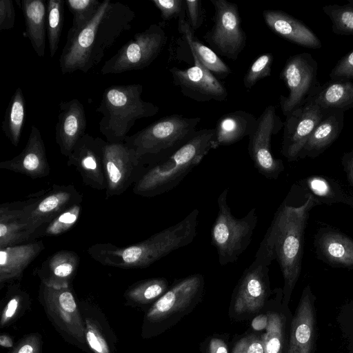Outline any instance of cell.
I'll return each instance as SVG.
<instances>
[{"label": "cell", "instance_id": "cb8c5ba5", "mask_svg": "<svg viewBox=\"0 0 353 353\" xmlns=\"http://www.w3.org/2000/svg\"><path fill=\"white\" fill-rule=\"evenodd\" d=\"M311 296L307 286L292 321L288 353H311L315 322Z\"/></svg>", "mask_w": 353, "mask_h": 353}, {"label": "cell", "instance_id": "816d5d0a", "mask_svg": "<svg viewBox=\"0 0 353 353\" xmlns=\"http://www.w3.org/2000/svg\"><path fill=\"white\" fill-rule=\"evenodd\" d=\"M209 353H228V348L223 341L212 339L209 344Z\"/></svg>", "mask_w": 353, "mask_h": 353}, {"label": "cell", "instance_id": "f6af8a7d", "mask_svg": "<svg viewBox=\"0 0 353 353\" xmlns=\"http://www.w3.org/2000/svg\"><path fill=\"white\" fill-rule=\"evenodd\" d=\"M151 1L159 10L161 17L164 21L179 17L183 12L184 0H152Z\"/></svg>", "mask_w": 353, "mask_h": 353}, {"label": "cell", "instance_id": "c3c4849f", "mask_svg": "<svg viewBox=\"0 0 353 353\" xmlns=\"http://www.w3.org/2000/svg\"><path fill=\"white\" fill-rule=\"evenodd\" d=\"M22 301V293H17L10 299L1 319V327L5 326L15 316Z\"/></svg>", "mask_w": 353, "mask_h": 353}, {"label": "cell", "instance_id": "d590c367", "mask_svg": "<svg viewBox=\"0 0 353 353\" xmlns=\"http://www.w3.org/2000/svg\"><path fill=\"white\" fill-rule=\"evenodd\" d=\"M81 210V202L72 205L48 223L38 228L31 236L30 242L41 237L56 236L66 232L77 223Z\"/></svg>", "mask_w": 353, "mask_h": 353}, {"label": "cell", "instance_id": "2e32d148", "mask_svg": "<svg viewBox=\"0 0 353 353\" xmlns=\"http://www.w3.org/2000/svg\"><path fill=\"white\" fill-rule=\"evenodd\" d=\"M325 111L312 101L308 100L286 117L281 152L288 161L299 159L301 151Z\"/></svg>", "mask_w": 353, "mask_h": 353}, {"label": "cell", "instance_id": "ffe728a7", "mask_svg": "<svg viewBox=\"0 0 353 353\" xmlns=\"http://www.w3.org/2000/svg\"><path fill=\"white\" fill-rule=\"evenodd\" d=\"M203 286L201 274L190 275L168 290L154 303L146 314L149 321L164 319L188 307L200 293Z\"/></svg>", "mask_w": 353, "mask_h": 353}, {"label": "cell", "instance_id": "5bb4252c", "mask_svg": "<svg viewBox=\"0 0 353 353\" xmlns=\"http://www.w3.org/2000/svg\"><path fill=\"white\" fill-rule=\"evenodd\" d=\"M101 1L94 18L81 30L67 40L59 58V67L63 74L79 70L88 72L93 65L95 37L97 28L110 3Z\"/></svg>", "mask_w": 353, "mask_h": 353}, {"label": "cell", "instance_id": "f546056e", "mask_svg": "<svg viewBox=\"0 0 353 353\" xmlns=\"http://www.w3.org/2000/svg\"><path fill=\"white\" fill-rule=\"evenodd\" d=\"M26 34L37 54L45 55L47 6L43 0H21Z\"/></svg>", "mask_w": 353, "mask_h": 353}, {"label": "cell", "instance_id": "6da1fadb", "mask_svg": "<svg viewBox=\"0 0 353 353\" xmlns=\"http://www.w3.org/2000/svg\"><path fill=\"white\" fill-rule=\"evenodd\" d=\"M317 201L309 194L299 206L285 199L275 212L255 254L256 261L270 265L276 260L284 279V294L289 298L300 275L304 232L310 210Z\"/></svg>", "mask_w": 353, "mask_h": 353}, {"label": "cell", "instance_id": "7402d4cb", "mask_svg": "<svg viewBox=\"0 0 353 353\" xmlns=\"http://www.w3.org/2000/svg\"><path fill=\"white\" fill-rule=\"evenodd\" d=\"M59 107L55 141L60 152L68 157L78 141L85 134L87 121L83 105L77 99L62 101Z\"/></svg>", "mask_w": 353, "mask_h": 353}, {"label": "cell", "instance_id": "836d02e7", "mask_svg": "<svg viewBox=\"0 0 353 353\" xmlns=\"http://www.w3.org/2000/svg\"><path fill=\"white\" fill-rule=\"evenodd\" d=\"M25 117V100L22 89L17 88L6 110L1 128L11 143L18 146Z\"/></svg>", "mask_w": 353, "mask_h": 353}, {"label": "cell", "instance_id": "83f0119b", "mask_svg": "<svg viewBox=\"0 0 353 353\" xmlns=\"http://www.w3.org/2000/svg\"><path fill=\"white\" fill-rule=\"evenodd\" d=\"M257 118L244 111L236 110L222 115L214 129V149L228 146L250 137L256 127Z\"/></svg>", "mask_w": 353, "mask_h": 353}, {"label": "cell", "instance_id": "11a10c76", "mask_svg": "<svg viewBox=\"0 0 353 353\" xmlns=\"http://www.w3.org/2000/svg\"><path fill=\"white\" fill-rule=\"evenodd\" d=\"M249 338H243L235 345L232 353H247Z\"/></svg>", "mask_w": 353, "mask_h": 353}, {"label": "cell", "instance_id": "bcb514c9", "mask_svg": "<svg viewBox=\"0 0 353 353\" xmlns=\"http://www.w3.org/2000/svg\"><path fill=\"white\" fill-rule=\"evenodd\" d=\"M184 9L188 17V23L194 32L203 23V12L199 0H184Z\"/></svg>", "mask_w": 353, "mask_h": 353}, {"label": "cell", "instance_id": "277c9868", "mask_svg": "<svg viewBox=\"0 0 353 353\" xmlns=\"http://www.w3.org/2000/svg\"><path fill=\"white\" fill-rule=\"evenodd\" d=\"M142 92L143 86L138 83L112 85L105 90L96 111L102 114L99 128L107 142H124L137 120L158 113L159 107L143 101Z\"/></svg>", "mask_w": 353, "mask_h": 353}, {"label": "cell", "instance_id": "7dc6e473", "mask_svg": "<svg viewBox=\"0 0 353 353\" xmlns=\"http://www.w3.org/2000/svg\"><path fill=\"white\" fill-rule=\"evenodd\" d=\"M15 11L12 0L0 1V30H7L14 28Z\"/></svg>", "mask_w": 353, "mask_h": 353}, {"label": "cell", "instance_id": "484cf974", "mask_svg": "<svg viewBox=\"0 0 353 353\" xmlns=\"http://www.w3.org/2000/svg\"><path fill=\"white\" fill-rule=\"evenodd\" d=\"M79 255L70 250H59L50 255L37 270L41 283L51 287H69L79 265Z\"/></svg>", "mask_w": 353, "mask_h": 353}, {"label": "cell", "instance_id": "9f6ffc18", "mask_svg": "<svg viewBox=\"0 0 353 353\" xmlns=\"http://www.w3.org/2000/svg\"><path fill=\"white\" fill-rule=\"evenodd\" d=\"M0 345L5 347H12L13 342L8 335H1L0 336Z\"/></svg>", "mask_w": 353, "mask_h": 353}, {"label": "cell", "instance_id": "7bdbcfd3", "mask_svg": "<svg viewBox=\"0 0 353 353\" xmlns=\"http://www.w3.org/2000/svg\"><path fill=\"white\" fill-rule=\"evenodd\" d=\"M84 325L87 345L94 353H111L109 344L96 323L85 318Z\"/></svg>", "mask_w": 353, "mask_h": 353}, {"label": "cell", "instance_id": "52a82bcc", "mask_svg": "<svg viewBox=\"0 0 353 353\" xmlns=\"http://www.w3.org/2000/svg\"><path fill=\"white\" fill-rule=\"evenodd\" d=\"M167 42L163 28L152 24L134 34L102 66L101 74H120L148 67L159 55Z\"/></svg>", "mask_w": 353, "mask_h": 353}, {"label": "cell", "instance_id": "d6986e66", "mask_svg": "<svg viewBox=\"0 0 353 353\" xmlns=\"http://www.w3.org/2000/svg\"><path fill=\"white\" fill-rule=\"evenodd\" d=\"M134 12L126 4L110 2L100 21L95 37L94 66L101 62L105 52L118 37L131 28Z\"/></svg>", "mask_w": 353, "mask_h": 353}, {"label": "cell", "instance_id": "e0dca14e", "mask_svg": "<svg viewBox=\"0 0 353 353\" xmlns=\"http://www.w3.org/2000/svg\"><path fill=\"white\" fill-rule=\"evenodd\" d=\"M105 141L85 133L68 157L67 165L74 166L83 183L97 190H105L103 151Z\"/></svg>", "mask_w": 353, "mask_h": 353}, {"label": "cell", "instance_id": "ab89813d", "mask_svg": "<svg viewBox=\"0 0 353 353\" xmlns=\"http://www.w3.org/2000/svg\"><path fill=\"white\" fill-rule=\"evenodd\" d=\"M66 5L73 16L67 36H72L84 28L95 16L101 1L97 0H68Z\"/></svg>", "mask_w": 353, "mask_h": 353}, {"label": "cell", "instance_id": "8fae6325", "mask_svg": "<svg viewBox=\"0 0 353 353\" xmlns=\"http://www.w3.org/2000/svg\"><path fill=\"white\" fill-rule=\"evenodd\" d=\"M284 122L276 114L274 105H268L257 118L254 132L248 137V153L257 171L266 179L276 180L284 170L281 159L271 152L272 137L283 128Z\"/></svg>", "mask_w": 353, "mask_h": 353}, {"label": "cell", "instance_id": "74e56055", "mask_svg": "<svg viewBox=\"0 0 353 353\" xmlns=\"http://www.w3.org/2000/svg\"><path fill=\"white\" fill-rule=\"evenodd\" d=\"M63 0H48L46 28L49 43L50 55H55L62 32L64 12Z\"/></svg>", "mask_w": 353, "mask_h": 353}, {"label": "cell", "instance_id": "4316f807", "mask_svg": "<svg viewBox=\"0 0 353 353\" xmlns=\"http://www.w3.org/2000/svg\"><path fill=\"white\" fill-rule=\"evenodd\" d=\"M325 113L301 151L299 159L315 158L322 154L339 137L344 123V112L325 110Z\"/></svg>", "mask_w": 353, "mask_h": 353}, {"label": "cell", "instance_id": "7a4b0ae2", "mask_svg": "<svg viewBox=\"0 0 353 353\" xmlns=\"http://www.w3.org/2000/svg\"><path fill=\"white\" fill-rule=\"evenodd\" d=\"M199 210L194 209L177 223L126 247L96 243L88 253L99 263L123 269L145 268L170 253L190 244L197 234Z\"/></svg>", "mask_w": 353, "mask_h": 353}, {"label": "cell", "instance_id": "d4e9b609", "mask_svg": "<svg viewBox=\"0 0 353 353\" xmlns=\"http://www.w3.org/2000/svg\"><path fill=\"white\" fill-rule=\"evenodd\" d=\"M45 249L42 241L0 248V285L20 279L25 269Z\"/></svg>", "mask_w": 353, "mask_h": 353}, {"label": "cell", "instance_id": "5b68a950", "mask_svg": "<svg viewBox=\"0 0 353 353\" xmlns=\"http://www.w3.org/2000/svg\"><path fill=\"white\" fill-rule=\"evenodd\" d=\"M200 117L172 114L163 117L133 135L124 143L142 161L152 157L156 163L174 153L195 133ZM150 163V164H152Z\"/></svg>", "mask_w": 353, "mask_h": 353}, {"label": "cell", "instance_id": "f907efd6", "mask_svg": "<svg viewBox=\"0 0 353 353\" xmlns=\"http://www.w3.org/2000/svg\"><path fill=\"white\" fill-rule=\"evenodd\" d=\"M342 165L349 181L353 185V150L344 154Z\"/></svg>", "mask_w": 353, "mask_h": 353}, {"label": "cell", "instance_id": "44dd1931", "mask_svg": "<svg viewBox=\"0 0 353 353\" xmlns=\"http://www.w3.org/2000/svg\"><path fill=\"white\" fill-rule=\"evenodd\" d=\"M0 168L23 174L31 179H41L50 174L46 150L40 130L31 126L23 150L12 159L0 162Z\"/></svg>", "mask_w": 353, "mask_h": 353}, {"label": "cell", "instance_id": "681fc988", "mask_svg": "<svg viewBox=\"0 0 353 353\" xmlns=\"http://www.w3.org/2000/svg\"><path fill=\"white\" fill-rule=\"evenodd\" d=\"M40 348L39 336L31 335L24 338L10 353H39Z\"/></svg>", "mask_w": 353, "mask_h": 353}, {"label": "cell", "instance_id": "3957f363", "mask_svg": "<svg viewBox=\"0 0 353 353\" xmlns=\"http://www.w3.org/2000/svg\"><path fill=\"white\" fill-rule=\"evenodd\" d=\"M214 129L196 130L193 136L171 155L145 168L134 183V194L153 197L170 191L214 149Z\"/></svg>", "mask_w": 353, "mask_h": 353}, {"label": "cell", "instance_id": "8992f818", "mask_svg": "<svg viewBox=\"0 0 353 353\" xmlns=\"http://www.w3.org/2000/svg\"><path fill=\"white\" fill-rule=\"evenodd\" d=\"M228 193V189L223 190L217 199L218 214L210 233L222 266L235 263L246 250L258 223L256 208L242 218L234 216L227 202Z\"/></svg>", "mask_w": 353, "mask_h": 353}, {"label": "cell", "instance_id": "f5cc1de1", "mask_svg": "<svg viewBox=\"0 0 353 353\" xmlns=\"http://www.w3.org/2000/svg\"><path fill=\"white\" fill-rule=\"evenodd\" d=\"M247 353H264L262 341L256 337L249 338Z\"/></svg>", "mask_w": 353, "mask_h": 353}, {"label": "cell", "instance_id": "8d00e7d4", "mask_svg": "<svg viewBox=\"0 0 353 353\" xmlns=\"http://www.w3.org/2000/svg\"><path fill=\"white\" fill-rule=\"evenodd\" d=\"M168 287L165 279L152 278L134 284L125 292V295L131 302L145 304L160 298L168 290Z\"/></svg>", "mask_w": 353, "mask_h": 353}, {"label": "cell", "instance_id": "ee69618b", "mask_svg": "<svg viewBox=\"0 0 353 353\" xmlns=\"http://www.w3.org/2000/svg\"><path fill=\"white\" fill-rule=\"evenodd\" d=\"M330 80L353 81V50L343 57L330 73Z\"/></svg>", "mask_w": 353, "mask_h": 353}, {"label": "cell", "instance_id": "9a60e30c", "mask_svg": "<svg viewBox=\"0 0 353 353\" xmlns=\"http://www.w3.org/2000/svg\"><path fill=\"white\" fill-rule=\"evenodd\" d=\"M194 65L180 69L171 68L173 83L186 97L198 102L223 101L228 97L224 85L192 55Z\"/></svg>", "mask_w": 353, "mask_h": 353}, {"label": "cell", "instance_id": "9c48e42d", "mask_svg": "<svg viewBox=\"0 0 353 353\" xmlns=\"http://www.w3.org/2000/svg\"><path fill=\"white\" fill-rule=\"evenodd\" d=\"M318 65L307 52L291 56L286 61L280 78L289 90L288 96H280V105L285 117L304 105L321 85L317 80Z\"/></svg>", "mask_w": 353, "mask_h": 353}, {"label": "cell", "instance_id": "1f68e13d", "mask_svg": "<svg viewBox=\"0 0 353 353\" xmlns=\"http://www.w3.org/2000/svg\"><path fill=\"white\" fill-rule=\"evenodd\" d=\"M309 100L323 110L345 112L353 107V81L330 80L321 85Z\"/></svg>", "mask_w": 353, "mask_h": 353}, {"label": "cell", "instance_id": "ac0fdd59", "mask_svg": "<svg viewBox=\"0 0 353 353\" xmlns=\"http://www.w3.org/2000/svg\"><path fill=\"white\" fill-rule=\"evenodd\" d=\"M269 266L254 259L238 285L234 309L238 314L259 311L269 291Z\"/></svg>", "mask_w": 353, "mask_h": 353}, {"label": "cell", "instance_id": "d6a6232c", "mask_svg": "<svg viewBox=\"0 0 353 353\" xmlns=\"http://www.w3.org/2000/svg\"><path fill=\"white\" fill-rule=\"evenodd\" d=\"M24 207L19 202L0 205V248L28 241L24 225L21 222Z\"/></svg>", "mask_w": 353, "mask_h": 353}, {"label": "cell", "instance_id": "e575fe53", "mask_svg": "<svg viewBox=\"0 0 353 353\" xmlns=\"http://www.w3.org/2000/svg\"><path fill=\"white\" fill-rule=\"evenodd\" d=\"M305 185L316 201L323 203H345L353 205V198L334 181L320 176H313L305 180Z\"/></svg>", "mask_w": 353, "mask_h": 353}, {"label": "cell", "instance_id": "60d3db41", "mask_svg": "<svg viewBox=\"0 0 353 353\" xmlns=\"http://www.w3.org/2000/svg\"><path fill=\"white\" fill-rule=\"evenodd\" d=\"M268 323L262 336L264 353H281L283 340V319L279 314H268Z\"/></svg>", "mask_w": 353, "mask_h": 353}, {"label": "cell", "instance_id": "f1b7e54d", "mask_svg": "<svg viewBox=\"0 0 353 353\" xmlns=\"http://www.w3.org/2000/svg\"><path fill=\"white\" fill-rule=\"evenodd\" d=\"M315 245L319 257L326 263L337 266L353 268V240L331 229L320 232Z\"/></svg>", "mask_w": 353, "mask_h": 353}, {"label": "cell", "instance_id": "603a6c76", "mask_svg": "<svg viewBox=\"0 0 353 353\" xmlns=\"http://www.w3.org/2000/svg\"><path fill=\"white\" fill-rule=\"evenodd\" d=\"M262 15L267 26L285 39L307 48L319 49L322 47L315 33L292 15L274 10H265Z\"/></svg>", "mask_w": 353, "mask_h": 353}, {"label": "cell", "instance_id": "4dcf8cb0", "mask_svg": "<svg viewBox=\"0 0 353 353\" xmlns=\"http://www.w3.org/2000/svg\"><path fill=\"white\" fill-rule=\"evenodd\" d=\"M179 17V30L188 44L192 55H194L214 77H228L232 72L230 67L212 48L204 45L194 37V31L185 19L184 12Z\"/></svg>", "mask_w": 353, "mask_h": 353}, {"label": "cell", "instance_id": "b9f144b4", "mask_svg": "<svg viewBox=\"0 0 353 353\" xmlns=\"http://www.w3.org/2000/svg\"><path fill=\"white\" fill-rule=\"evenodd\" d=\"M274 56L264 53L259 56L250 65L243 82L246 89H251L260 80L271 75Z\"/></svg>", "mask_w": 353, "mask_h": 353}, {"label": "cell", "instance_id": "30bf717a", "mask_svg": "<svg viewBox=\"0 0 353 353\" xmlns=\"http://www.w3.org/2000/svg\"><path fill=\"white\" fill-rule=\"evenodd\" d=\"M40 296L50 321L61 333L85 347V325L70 286L54 288L41 283Z\"/></svg>", "mask_w": 353, "mask_h": 353}, {"label": "cell", "instance_id": "f35d334b", "mask_svg": "<svg viewBox=\"0 0 353 353\" xmlns=\"http://www.w3.org/2000/svg\"><path fill=\"white\" fill-rule=\"evenodd\" d=\"M332 22V30L339 35H353V0L344 5H327L322 8Z\"/></svg>", "mask_w": 353, "mask_h": 353}, {"label": "cell", "instance_id": "4fadbf2b", "mask_svg": "<svg viewBox=\"0 0 353 353\" xmlns=\"http://www.w3.org/2000/svg\"><path fill=\"white\" fill-rule=\"evenodd\" d=\"M103 168L106 181V199L122 194L140 176L143 162L124 142L110 143L105 141Z\"/></svg>", "mask_w": 353, "mask_h": 353}, {"label": "cell", "instance_id": "db71d44e", "mask_svg": "<svg viewBox=\"0 0 353 353\" xmlns=\"http://www.w3.org/2000/svg\"><path fill=\"white\" fill-rule=\"evenodd\" d=\"M268 323V316L261 314L256 316L252 321L251 325L254 330L261 331L266 329Z\"/></svg>", "mask_w": 353, "mask_h": 353}, {"label": "cell", "instance_id": "ba28073f", "mask_svg": "<svg viewBox=\"0 0 353 353\" xmlns=\"http://www.w3.org/2000/svg\"><path fill=\"white\" fill-rule=\"evenodd\" d=\"M210 1L214 8V24L203 39L218 55L236 61L247 40L238 6L226 0Z\"/></svg>", "mask_w": 353, "mask_h": 353}, {"label": "cell", "instance_id": "7c38bea8", "mask_svg": "<svg viewBox=\"0 0 353 353\" xmlns=\"http://www.w3.org/2000/svg\"><path fill=\"white\" fill-rule=\"evenodd\" d=\"M82 195L73 185H53L48 191L34 194L21 219L28 241L34 232L72 205L82 202Z\"/></svg>", "mask_w": 353, "mask_h": 353}]
</instances>
